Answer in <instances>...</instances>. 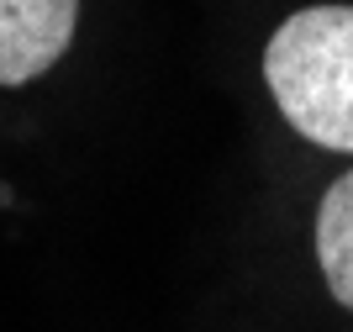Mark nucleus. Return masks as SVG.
I'll list each match as a JSON object with an SVG mask.
<instances>
[{
    "label": "nucleus",
    "instance_id": "1",
    "mask_svg": "<svg viewBox=\"0 0 353 332\" xmlns=\"http://www.w3.org/2000/svg\"><path fill=\"white\" fill-rule=\"evenodd\" d=\"M264 79L306 143L353 153V6H306L264 48Z\"/></svg>",
    "mask_w": 353,
    "mask_h": 332
},
{
    "label": "nucleus",
    "instance_id": "2",
    "mask_svg": "<svg viewBox=\"0 0 353 332\" xmlns=\"http://www.w3.org/2000/svg\"><path fill=\"white\" fill-rule=\"evenodd\" d=\"M79 0H0V85H27L59 64Z\"/></svg>",
    "mask_w": 353,
    "mask_h": 332
},
{
    "label": "nucleus",
    "instance_id": "3",
    "mask_svg": "<svg viewBox=\"0 0 353 332\" xmlns=\"http://www.w3.org/2000/svg\"><path fill=\"white\" fill-rule=\"evenodd\" d=\"M316 259H322L327 290L338 295V306L353 311V169L332 179L322 195V217H316Z\"/></svg>",
    "mask_w": 353,
    "mask_h": 332
}]
</instances>
